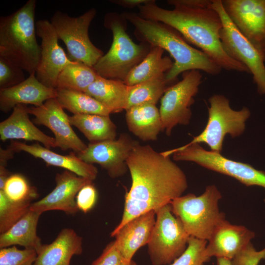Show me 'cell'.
Instances as JSON below:
<instances>
[{
  "mask_svg": "<svg viewBox=\"0 0 265 265\" xmlns=\"http://www.w3.org/2000/svg\"><path fill=\"white\" fill-rule=\"evenodd\" d=\"M131 186L125 195L124 211L119 224L111 232L113 237L132 219L150 211L156 212L183 195L188 187L184 171L169 156L138 142L126 161Z\"/></svg>",
  "mask_w": 265,
  "mask_h": 265,
  "instance_id": "6da1fadb",
  "label": "cell"
},
{
  "mask_svg": "<svg viewBox=\"0 0 265 265\" xmlns=\"http://www.w3.org/2000/svg\"><path fill=\"white\" fill-rule=\"evenodd\" d=\"M138 8L141 17L172 27L222 69L250 73L244 65L233 59L224 49L220 37L221 19L211 5L204 8L175 6L168 10L159 7L155 0H149Z\"/></svg>",
  "mask_w": 265,
  "mask_h": 265,
  "instance_id": "7a4b0ae2",
  "label": "cell"
},
{
  "mask_svg": "<svg viewBox=\"0 0 265 265\" xmlns=\"http://www.w3.org/2000/svg\"><path fill=\"white\" fill-rule=\"evenodd\" d=\"M134 27L139 40L151 46L166 51L174 59L171 69L165 74L168 82L181 73L196 70L211 75L219 74L222 69L200 50L190 46L181 34L172 27L158 21L146 19L131 12L122 14Z\"/></svg>",
  "mask_w": 265,
  "mask_h": 265,
  "instance_id": "3957f363",
  "label": "cell"
},
{
  "mask_svg": "<svg viewBox=\"0 0 265 265\" xmlns=\"http://www.w3.org/2000/svg\"><path fill=\"white\" fill-rule=\"evenodd\" d=\"M35 0H28L11 14L0 18V56L29 74L35 73L41 48L36 38Z\"/></svg>",
  "mask_w": 265,
  "mask_h": 265,
  "instance_id": "277c9868",
  "label": "cell"
},
{
  "mask_svg": "<svg viewBox=\"0 0 265 265\" xmlns=\"http://www.w3.org/2000/svg\"><path fill=\"white\" fill-rule=\"evenodd\" d=\"M126 21L122 14L108 13L104 17V26L111 31L113 41L109 51L93 67L101 77L124 81L151 50L148 43L136 44L131 39L126 31Z\"/></svg>",
  "mask_w": 265,
  "mask_h": 265,
  "instance_id": "5b68a950",
  "label": "cell"
},
{
  "mask_svg": "<svg viewBox=\"0 0 265 265\" xmlns=\"http://www.w3.org/2000/svg\"><path fill=\"white\" fill-rule=\"evenodd\" d=\"M221 194L215 185L206 187L199 196L182 195L170 203L173 213L181 221L190 237L208 241L218 226L224 220L218 203Z\"/></svg>",
  "mask_w": 265,
  "mask_h": 265,
  "instance_id": "8992f818",
  "label": "cell"
},
{
  "mask_svg": "<svg viewBox=\"0 0 265 265\" xmlns=\"http://www.w3.org/2000/svg\"><path fill=\"white\" fill-rule=\"evenodd\" d=\"M208 101L210 106L206 126L199 134L186 144L204 143L211 151L221 153L225 136L228 134L234 138L241 135L251 113L247 107L239 110L233 109L229 100L222 95L214 94Z\"/></svg>",
  "mask_w": 265,
  "mask_h": 265,
  "instance_id": "52a82bcc",
  "label": "cell"
},
{
  "mask_svg": "<svg viewBox=\"0 0 265 265\" xmlns=\"http://www.w3.org/2000/svg\"><path fill=\"white\" fill-rule=\"evenodd\" d=\"M96 13L92 8L78 17H71L57 10L51 20L58 39L66 46L69 59L92 68L104 55L103 51L92 43L88 34Z\"/></svg>",
  "mask_w": 265,
  "mask_h": 265,
  "instance_id": "ba28073f",
  "label": "cell"
},
{
  "mask_svg": "<svg viewBox=\"0 0 265 265\" xmlns=\"http://www.w3.org/2000/svg\"><path fill=\"white\" fill-rule=\"evenodd\" d=\"M176 161H191L208 169L235 178L246 186L265 189V172L252 165L228 159L221 153L205 149L200 144H186L165 151Z\"/></svg>",
  "mask_w": 265,
  "mask_h": 265,
  "instance_id": "9c48e42d",
  "label": "cell"
},
{
  "mask_svg": "<svg viewBox=\"0 0 265 265\" xmlns=\"http://www.w3.org/2000/svg\"><path fill=\"white\" fill-rule=\"evenodd\" d=\"M155 224L147 244L153 265H170L186 250L190 236L173 213L170 204L156 212Z\"/></svg>",
  "mask_w": 265,
  "mask_h": 265,
  "instance_id": "30bf717a",
  "label": "cell"
},
{
  "mask_svg": "<svg viewBox=\"0 0 265 265\" xmlns=\"http://www.w3.org/2000/svg\"><path fill=\"white\" fill-rule=\"evenodd\" d=\"M211 7L217 12L221 19L223 26L220 37L225 52L248 69L257 85L258 93L265 95V61L229 19L222 0H212Z\"/></svg>",
  "mask_w": 265,
  "mask_h": 265,
  "instance_id": "8fae6325",
  "label": "cell"
},
{
  "mask_svg": "<svg viewBox=\"0 0 265 265\" xmlns=\"http://www.w3.org/2000/svg\"><path fill=\"white\" fill-rule=\"evenodd\" d=\"M200 71L190 70L183 73L182 80L168 87L160 101L159 113L163 130L169 136L177 125H186L192 115L191 106L194 102L202 83Z\"/></svg>",
  "mask_w": 265,
  "mask_h": 265,
  "instance_id": "7c38bea8",
  "label": "cell"
},
{
  "mask_svg": "<svg viewBox=\"0 0 265 265\" xmlns=\"http://www.w3.org/2000/svg\"><path fill=\"white\" fill-rule=\"evenodd\" d=\"M239 32L265 61V0H221Z\"/></svg>",
  "mask_w": 265,
  "mask_h": 265,
  "instance_id": "4fadbf2b",
  "label": "cell"
},
{
  "mask_svg": "<svg viewBox=\"0 0 265 265\" xmlns=\"http://www.w3.org/2000/svg\"><path fill=\"white\" fill-rule=\"evenodd\" d=\"M36 35L41 39L40 59L35 74L45 86L56 89L59 75L71 60L58 44V38L51 22L36 23Z\"/></svg>",
  "mask_w": 265,
  "mask_h": 265,
  "instance_id": "5bb4252c",
  "label": "cell"
},
{
  "mask_svg": "<svg viewBox=\"0 0 265 265\" xmlns=\"http://www.w3.org/2000/svg\"><path fill=\"white\" fill-rule=\"evenodd\" d=\"M138 142L122 133L117 139L90 143L78 156L87 163L99 164L110 177L115 178L123 176L128 170L127 159Z\"/></svg>",
  "mask_w": 265,
  "mask_h": 265,
  "instance_id": "9a60e30c",
  "label": "cell"
},
{
  "mask_svg": "<svg viewBox=\"0 0 265 265\" xmlns=\"http://www.w3.org/2000/svg\"><path fill=\"white\" fill-rule=\"evenodd\" d=\"M28 112L34 116L36 124L44 125L51 130L55 136L57 147L64 151L71 149L78 154L87 148L73 130L69 116L56 98L49 99L40 106L28 107Z\"/></svg>",
  "mask_w": 265,
  "mask_h": 265,
  "instance_id": "2e32d148",
  "label": "cell"
},
{
  "mask_svg": "<svg viewBox=\"0 0 265 265\" xmlns=\"http://www.w3.org/2000/svg\"><path fill=\"white\" fill-rule=\"evenodd\" d=\"M55 180L54 188L41 200L31 203L29 209L41 213L58 210L67 214H75L79 210L76 202L78 192L84 185L93 181L66 170L57 173Z\"/></svg>",
  "mask_w": 265,
  "mask_h": 265,
  "instance_id": "e0dca14e",
  "label": "cell"
},
{
  "mask_svg": "<svg viewBox=\"0 0 265 265\" xmlns=\"http://www.w3.org/2000/svg\"><path fill=\"white\" fill-rule=\"evenodd\" d=\"M255 237V233L247 227L232 224L225 219L208 240L206 253L210 259L214 257L232 261Z\"/></svg>",
  "mask_w": 265,
  "mask_h": 265,
  "instance_id": "ac0fdd59",
  "label": "cell"
},
{
  "mask_svg": "<svg viewBox=\"0 0 265 265\" xmlns=\"http://www.w3.org/2000/svg\"><path fill=\"white\" fill-rule=\"evenodd\" d=\"M56 95V89L44 85L33 73L15 86L0 89V109L6 113L20 104L39 106Z\"/></svg>",
  "mask_w": 265,
  "mask_h": 265,
  "instance_id": "d6986e66",
  "label": "cell"
},
{
  "mask_svg": "<svg viewBox=\"0 0 265 265\" xmlns=\"http://www.w3.org/2000/svg\"><path fill=\"white\" fill-rule=\"evenodd\" d=\"M156 218L155 211L148 212L132 219L114 234L115 245L125 258L132 260L137 250L148 243Z\"/></svg>",
  "mask_w": 265,
  "mask_h": 265,
  "instance_id": "ffe728a7",
  "label": "cell"
},
{
  "mask_svg": "<svg viewBox=\"0 0 265 265\" xmlns=\"http://www.w3.org/2000/svg\"><path fill=\"white\" fill-rule=\"evenodd\" d=\"M28 107L25 105H18L10 115L0 123V139H23L41 143L48 149L57 147L55 139L38 129L30 120Z\"/></svg>",
  "mask_w": 265,
  "mask_h": 265,
  "instance_id": "44dd1931",
  "label": "cell"
},
{
  "mask_svg": "<svg viewBox=\"0 0 265 265\" xmlns=\"http://www.w3.org/2000/svg\"><path fill=\"white\" fill-rule=\"evenodd\" d=\"M9 147L15 152L23 151L27 153L35 158L41 159L48 165L64 168L91 181L97 176V168L93 164L82 160L74 152L62 155L43 147L38 143L27 145L16 141H12Z\"/></svg>",
  "mask_w": 265,
  "mask_h": 265,
  "instance_id": "7402d4cb",
  "label": "cell"
},
{
  "mask_svg": "<svg viewBox=\"0 0 265 265\" xmlns=\"http://www.w3.org/2000/svg\"><path fill=\"white\" fill-rule=\"evenodd\" d=\"M82 251V238L74 229L65 228L52 243L43 244L33 265H70L72 257Z\"/></svg>",
  "mask_w": 265,
  "mask_h": 265,
  "instance_id": "603a6c76",
  "label": "cell"
},
{
  "mask_svg": "<svg viewBox=\"0 0 265 265\" xmlns=\"http://www.w3.org/2000/svg\"><path fill=\"white\" fill-rule=\"evenodd\" d=\"M42 213L29 211L6 232L0 235V248L18 245L35 250L38 253L43 244L37 234V227Z\"/></svg>",
  "mask_w": 265,
  "mask_h": 265,
  "instance_id": "cb8c5ba5",
  "label": "cell"
},
{
  "mask_svg": "<svg viewBox=\"0 0 265 265\" xmlns=\"http://www.w3.org/2000/svg\"><path fill=\"white\" fill-rule=\"evenodd\" d=\"M126 111V122L132 132L143 141L157 139L163 127L159 110L155 105H141Z\"/></svg>",
  "mask_w": 265,
  "mask_h": 265,
  "instance_id": "d4e9b609",
  "label": "cell"
},
{
  "mask_svg": "<svg viewBox=\"0 0 265 265\" xmlns=\"http://www.w3.org/2000/svg\"><path fill=\"white\" fill-rule=\"evenodd\" d=\"M128 86L123 81L100 76L84 91L111 113L122 111L127 105Z\"/></svg>",
  "mask_w": 265,
  "mask_h": 265,
  "instance_id": "484cf974",
  "label": "cell"
},
{
  "mask_svg": "<svg viewBox=\"0 0 265 265\" xmlns=\"http://www.w3.org/2000/svg\"><path fill=\"white\" fill-rule=\"evenodd\" d=\"M164 51L159 47L151 46L148 54L131 71L124 83L132 86L165 75L171 69L174 62L168 56H163Z\"/></svg>",
  "mask_w": 265,
  "mask_h": 265,
  "instance_id": "4316f807",
  "label": "cell"
},
{
  "mask_svg": "<svg viewBox=\"0 0 265 265\" xmlns=\"http://www.w3.org/2000/svg\"><path fill=\"white\" fill-rule=\"evenodd\" d=\"M69 118L71 125L77 127L90 143L115 139L116 127L109 115L76 114Z\"/></svg>",
  "mask_w": 265,
  "mask_h": 265,
  "instance_id": "83f0119b",
  "label": "cell"
},
{
  "mask_svg": "<svg viewBox=\"0 0 265 265\" xmlns=\"http://www.w3.org/2000/svg\"><path fill=\"white\" fill-rule=\"evenodd\" d=\"M56 99L66 110L76 114L109 115L110 111L86 93L67 89H56Z\"/></svg>",
  "mask_w": 265,
  "mask_h": 265,
  "instance_id": "f1b7e54d",
  "label": "cell"
},
{
  "mask_svg": "<svg viewBox=\"0 0 265 265\" xmlns=\"http://www.w3.org/2000/svg\"><path fill=\"white\" fill-rule=\"evenodd\" d=\"M99 76L93 68L80 62L71 61L59 75L56 89L84 92Z\"/></svg>",
  "mask_w": 265,
  "mask_h": 265,
  "instance_id": "f546056e",
  "label": "cell"
},
{
  "mask_svg": "<svg viewBox=\"0 0 265 265\" xmlns=\"http://www.w3.org/2000/svg\"><path fill=\"white\" fill-rule=\"evenodd\" d=\"M165 74L145 82L128 86L125 110L135 106L157 103L168 87Z\"/></svg>",
  "mask_w": 265,
  "mask_h": 265,
  "instance_id": "4dcf8cb0",
  "label": "cell"
},
{
  "mask_svg": "<svg viewBox=\"0 0 265 265\" xmlns=\"http://www.w3.org/2000/svg\"><path fill=\"white\" fill-rule=\"evenodd\" d=\"M1 190L9 200L14 202H31L39 195L37 188L30 186L26 178L19 174L10 175Z\"/></svg>",
  "mask_w": 265,
  "mask_h": 265,
  "instance_id": "1f68e13d",
  "label": "cell"
},
{
  "mask_svg": "<svg viewBox=\"0 0 265 265\" xmlns=\"http://www.w3.org/2000/svg\"><path fill=\"white\" fill-rule=\"evenodd\" d=\"M31 203L14 202L0 190V233L6 232L29 210Z\"/></svg>",
  "mask_w": 265,
  "mask_h": 265,
  "instance_id": "d6a6232c",
  "label": "cell"
},
{
  "mask_svg": "<svg viewBox=\"0 0 265 265\" xmlns=\"http://www.w3.org/2000/svg\"><path fill=\"white\" fill-rule=\"evenodd\" d=\"M207 241L190 237L186 249L170 265H205L210 258L206 253Z\"/></svg>",
  "mask_w": 265,
  "mask_h": 265,
  "instance_id": "836d02e7",
  "label": "cell"
},
{
  "mask_svg": "<svg viewBox=\"0 0 265 265\" xmlns=\"http://www.w3.org/2000/svg\"><path fill=\"white\" fill-rule=\"evenodd\" d=\"M37 256L33 249H19L15 246L0 248V265H33Z\"/></svg>",
  "mask_w": 265,
  "mask_h": 265,
  "instance_id": "e575fe53",
  "label": "cell"
},
{
  "mask_svg": "<svg viewBox=\"0 0 265 265\" xmlns=\"http://www.w3.org/2000/svg\"><path fill=\"white\" fill-rule=\"evenodd\" d=\"M25 80L23 70L7 59L0 56V88L15 86Z\"/></svg>",
  "mask_w": 265,
  "mask_h": 265,
  "instance_id": "d590c367",
  "label": "cell"
},
{
  "mask_svg": "<svg viewBox=\"0 0 265 265\" xmlns=\"http://www.w3.org/2000/svg\"><path fill=\"white\" fill-rule=\"evenodd\" d=\"M91 265H137L133 260L125 258L116 248L114 240L111 241L103 250L100 256Z\"/></svg>",
  "mask_w": 265,
  "mask_h": 265,
  "instance_id": "8d00e7d4",
  "label": "cell"
},
{
  "mask_svg": "<svg viewBox=\"0 0 265 265\" xmlns=\"http://www.w3.org/2000/svg\"><path fill=\"white\" fill-rule=\"evenodd\" d=\"M265 259V247L257 250L252 243H250L232 260L233 265H259Z\"/></svg>",
  "mask_w": 265,
  "mask_h": 265,
  "instance_id": "74e56055",
  "label": "cell"
},
{
  "mask_svg": "<svg viewBox=\"0 0 265 265\" xmlns=\"http://www.w3.org/2000/svg\"><path fill=\"white\" fill-rule=\"evenodd\" d=\"M97 200V191L92 182L84 185L78 192L76 202L79 210L84 213L89 212Z\"/></svg>",
  "mask_w": 265,
  "mask_h": 265,
  "instance_id": "f35d334b",
  "label": "cell"
},
{
  "mask_svg": "<svg viewBox=\"0 0 265 265\" xmlns=\"http://www.w3.org/2000/svg\"><path fill=\"white\" fill-rule=\"evenodd\" d=\"M168 3L175 6H185L192 8H204L211 6L212 0H169Z\"/></svg>",
  "mask_w": 265,
  "mask_h": 265,
  "instance_id": "ab89813d",
  "label": "cell"
},
{
  "mask_svg": "<svg viewBox=\"0 0 265 265\" xmlns=\"http://www.w3.org/2000/svg\"><path fill=\"white\" fill-rule=\"evenodd\" d=\"M149 0H111V2L117 4L121 6L127 8H132L145 4Z\"/></svg>",
  "mask_w": 265,
  "mask_h": 265,
  "instance_id": "60d3db41",
  "label": "cell"
},
{
  "mask_svg": "<svg viewBox=\"0 0 265 265\" xmlns=\"http://www.w3.org/2000/svg\"><path fill=\"white\" fill-rule=\"evenodd\" d=\"M15 152L10 147L0 149V166L6 167L7 161L12 159Z\"/></svg>",
  "mask_w": 265,
  "mask_h": 265,
  "instance_id": "b9f144b4",
  "label": "cell"
},
{
  "mask_svg": "<svg viewBox=\"0 0 265 265\" xmlns=\"http://www.w3.org/2000/svg\"><path fill=\"white\" fill-rule=\"evenodd\" d=\"M10 175L6 167L0 166V190L3 189L5 183Z\"/></svg>",
  "mask_w": 265,
  "mask_h": 265,
  "instance_id": "7bdbcfd3",
  "label": "cell"
},
{
  "mask_svg": "<svg viewBox=\"0 0 265 265\" xmlns=\"http://www.w3.org/2000/svg\"><path fill=\"white\" fill-rule=\"evenodd\" d=\"M217 259V265H233L232 261L223 258H219Z\"/></svg>",
  "mask_w": 265,
  "mask_h": 265,
  "instance_id": "ee69618b",
  "label": "cell"
}]
</instances>
